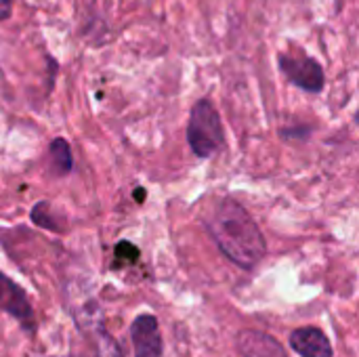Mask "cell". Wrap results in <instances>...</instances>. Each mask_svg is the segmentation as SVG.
Returning a JSON list of instances; mask_svg holds the SVG:
<instances>
[{"label":"cell","mask_w":359,"mask_h":357,"mask_svg":"<svg viewBox=\"0 0 359 357\" xmlns=\"http://www.w3.org/2000/svg\"><path fill=\"white\" fill-rule=\"evenodd\" d=\"M204 225L219 250L238 267L255 269L267 255V242L250 213L233 198L210 204Z\"/></svg>","instance_id":"cell-1"},{"label":"cell","mask_w":359,"mask_h":357,"mask_svg":"<svg viewBox=\"0 0 359 357\" xmlns=\"http://www.w3.org/2000/svg\"><path fill=\"white\" fill-rule=\"evenodd\" d=\"M187 143L198 158H210L223 147L225 133L221 116L210 99H200L191 107L187 122Z\"/></svg>","instance_id":"cell-2"},{"label":"cell","mask_w":359,"mask_h":357,"mask_svg":"<svg viewBox=\"0 0 359 357\" xmlns=\"http://www.w3.org/2000/svg\"><path fill=\"white\" fill-rule=\"evenodd\" d=\"M280 69L294 86H299L301 90H307V93H320L326 84V74H324L322 65L309 55L282 53Z\"/></svg>","instance_id":"cell-3"},{"label":"cell","mask_w":359,"mask_h":357,"mask_svg":"<svg viewBox=\"0 0 359 357\" xmlns=\"http://www.w3.org/2000/svg\"><path fill=\"white\" fill-rule=\"evenodd\" d=\"M0 309L4 314H8L13 320H17V324L27 335L36 332L38 322H36V314H34V307H32L27 295L23 292V288L17 282H13L2 271H0Z\"/></svg>","instance_id":"cell-4"},{"label":"cell","mask_w":359,"mask_h":357,"mask_svg":"<svg viewBox=\"0 0 359 357\" xmlns=\"http://www.w3.org/2000/svg\"><path fill=\"white\" fill-rule=\"evenodd\" d=\"M130 339L135 357H162L164 356V341L160 332V324L156 316L141 314L130 324Z\"/></svg>","instance_id":"cell-5"},{"label":"cell","mask_w":359,"mask_h":357,"mask_svg":"<svg viewBox=\"0 0 359 357\" xmlns=\"http://www.w3.org/2000/svg\"><path fill=\"white\" fill-rule=\"evenodd\" d=\"M290 347L294 353L301 357H332V345L330 339L320 328H297L290 335Z\"/></svg>","instance_id":"cell-6"},{"label":"cell","mask_w":359,"mask_h":357,"mask_svg":"<svg viewBox=\"0 0 359 357\" xmlns=\"http://www.w3.org/2000/svg\"><path fill=\"white\" fill-rule=\"evenodd\" d=\"M238 349L242 357H288L273 337L261 330H242L238 335Z\"/></svg>","instance_id":"cell-7"},{"label":"cell","mask_w":359,"mask_h":357,"mask_svg":"<svg viewBox=\"0 0 359 357\" xmlns=\"http://www.w3.org/2000/svg\"><path fill=\"white\" fill-rule=\"evenodd\" d=\"M50 162H53V170L59 175H69L74 168V158H72V149L69 143L61 137H57L50 143Z\"/></svg>","instance_id":"cell-8"},{"label":"cell","mask_w":359,"mask_h":357,"mask_svg":"<svg viewBox=\"0 0 359 357\" xmlns=\"http://www.w3.org/2000/svg\"><path fill=\"white\" fill-rule=\"evenodd\" d=\"M32 221H34L38 227L50 229V231H59V229H61V225L57 223V217L50 215L48 202H38V204L32 208Z\"/></svg>","instance_id":"cell-9"},{"label":"cell","mask_w":359,"mask_h":357,"mask_svg":"<svg viewBox=\"0 0 359 357\" xmlns=\"http://www.w3.org/2000/svg\"><path fill=\"white\" fill-rule=\"evenodd\" d=\"M114 255H116V261H118V263H137L141 252H139V248H137L135 244H130V242H118Z\"/></svg>","instance_id":"cell-10"},{"label":"cell","mask_w":359,"mask_h":357,"mask_svg":"<svg viewBox=\"0 0 359 357\" xmlns=\"http://www.w3.org/2000/svg\"><path fill=\"white\" fill-rule=\"evenodd\" d=\"M11 15V0H0V19Z\"/></svg>","instance_id":"cell-11"},{"label":"cell","mask_w":359,"mask_h":357,"mask_svg":"<svg viewBox=\"0 0 359 357\" xmlns=\"http://www.w3.org/2000/svg\"><path fill=\"white\" fill-rule=\"evenodd\" d=\"M135 198H137V200H139V198L143 200V198H145V191H143V189H141V191H137V194H135Z\"/></svg>","instance_id":"cell-12"}]
</instances>
